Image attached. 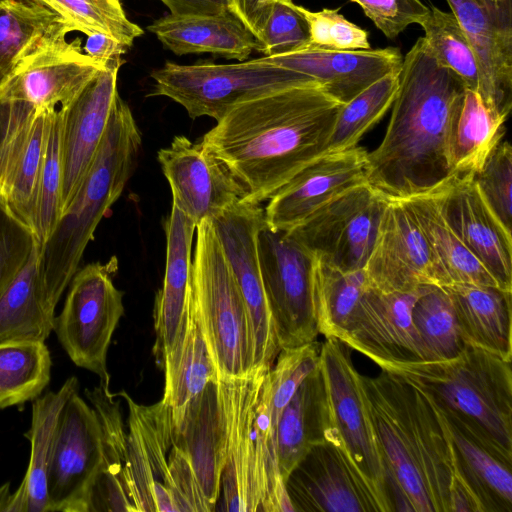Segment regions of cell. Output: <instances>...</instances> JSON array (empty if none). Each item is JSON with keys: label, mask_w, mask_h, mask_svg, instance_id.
I'll return each mask as SVG.
<instances>
[{"label": "cell", "mask_w": 512, "mask_h": 512, "mask_svg": "<svg viewBox=\"0 0 512 512\" xmlns=\"http://www.w3.org/2000/svg\"><path fill=\"white\" fill-rule=\"evenodd\" d=\"M361 379L392 511L481 512L458 470L446 421L429 397L389 371Z\"/></svg>", "instance_id": "obj_1"}, {"label": "cell", "mask_w": 512, "mask_h": 512, "mask_svg": "<svg viewBox=\"0 0 512 512\" xmlns=\"http://www.w3.org/2000/svg\"><path fill=\"white\" fill-rule=\"evenodd\" d=\"M342 105L316 82L284 88L234 107L201 143L260 204L324 154Z\"/></svg>", "instance_id": "obj_2"}, {"label": "cell", "mask_w": 512, "mask_h": 512, "mask_svg": "<svg viewBox=\"0 0 512 512\" xmlns=\"http://www.w3.org/2000/svg\"><path fill=\"white\" fill-rule=\"evenodd\" d=\"M466 87L419 38L405 55L380 144L367 152V182L388 199L428 193L454 174L448 161L452 118Z\"/></svg>", "instance_id": "obj_3"}, {"label": "cell", "mask_w": 512, "mask_h": 512, "mask_svg": "<svg viewBox=\"0 0 512 512\" xmlns=\"http://www.w3.org/2000/svg\"><path fill=\"white\" fill-rule=\"evenodd\" d=\"M269 371L254 368L244 376L216 380L225 511L294 512L278 466Z\"/></svg>", "instance_id": "obj_4"}, {"label": "cell", "mask_w": 512, "mask_h": 512, "mask_svg": "<svg viewBox=\"0 0 512 512\" xmlns=\"http://www.w3.org/2000/svg\"><path fill=\"white\" fill-rule=\"evenodd\" d=\"M379 367L418 387L449 422L512 465L511 361L467 345L449 360Z\"/></svg>", "instance_id": "obj_5"}, {"label": "cell", "mask_w": 512, "mask_h": 512, "mask_svg": "<svg viewBox=\"0 0 512 512\" xmlns=\"http://www.w3.org/2000/svg\"><path fill=\"white\" fill-rule=\"evenodd\" d=\"M142 142L128 104L117 95L98 151L73 200L39 246L44 285L59 302L94 232L132 176Z\"/></svg>", "instance_id": "obj_6"}, {"label": "cell", "mask_w": 512, "mask_h": 512, "mask_svg": "<svg viewBox=\"0 0 512 512\" xmlns=\"http://www.w3.org/2000/svg\"><path fill=\"white\" fill-rule=\"evenodd\" d=\"M190 304L198 317L217 378L240 377L253 365V342L243 297L211 220L196 227Z\"/></svg>", "instance_id": "obj_7"}, {"label": "cell", "mask_w": 512, "mask_h": 512, "mask_svg": "<svg viewBox=\"0 0 512 512\" xmlns=\"http://www.w3.org/2000/svg\"><path fill=\"white\" fill-rule=\"evenodd\" d=\"M348 349L333 337L326 338L320 346L319 369L327 406L326 441L339 451L376 512H392L361 374Z\"/></svg>", "instance_id": "obj_8"}, {"label": "cell", "mask_w": 512, "mask_h": 512, "mask_svg": "<svg viewBox=\"0 0 512 512\" xmlns=\"http://www.w3.org/2000/svg\"><path fill=\"white\" fill-rule=\"evenodd\" d=\"M151 95L180 104L192 119L221 120L234 107L263 95L315 82L310 77L260 58L232 64L166 62L151 73ZM317 83V82H316Z\"/></svg>", "instance_id": "obj_9"}, {"label": "cell", "mask_w": 512, "mask_h": 512, "mask_svg": "<svg viewBox=\"0 0 512 512\" xmlns=\"http://www.w3.org/2000/svg\"><path fill=\"white\" fill-rule=\"evenodd\" d=\"M116 270L115 258L77 270L53 327L72 362L95 373L106 386L110 385L108 348L124 314L123 292L113 283Z\"/></svg>", "instance_id": "obj_10"}, {"label": "cell", "mask_w": 512, "mask_h": 512, "mask_svg": "<svg viewBox=\"0 0 512 512\" xmlns=\"http://www.w3.org/2000/svg\"><path fill=\"white\" fill-rule=\"evenodd\" d=\"M262 284L280 349L316 341V256L290 232L264 223L257 235Z\"/></svg>", "instance_id": "obj_11"}, {"label": "cell", "mask_w": 512, "mask_h": 512, "mask_svg": "<svg viewBox=\"0 0 512 512\" xmlns=\"http://www.w3.org/2000/svg\"><path fill=\"white\" fill-rule=\"evenodd\" d=\"M387 198L368 182L337 196L290 232L321 261L342 271L363 269Z\"/></svg>", "instance_id": "obj_12"}, {"label": "cell", "mask_w": 512, "mask_h": 512, "mask_svg": "<svg viewBox=\"0 0 512 512\" xmlns=\"http://www.w3.org/2000/svg\"><path fill=\"white\" fill-rule=\"evenodd\" d=\"M247 308L254 368L271 369L280 352L267 304L257 250L265 223L260 204L241 200L211 220Z\"/></svg>", "instance_id": "obj_13"}, {"label": "cell", "mask_w": 512, "mask_h": 512, "mask_svg": "<svg viewBox=\"0 0 512 512\" xmlns=\"http://www.w3.org/2000/svg\"><path fill=\"white\" fill-rule=\"evenodd\" d=\"M101 459L98 416L76 391L57 427L47 478L48 512H89Z\"/></svg>", "instance_id": "obj_14"}, {"label": "cell", "mask_w": 512, "mask_h": 512, "mask_svg": "<svg viewBox=\"0 0 512 512\" xmlns=\"http://www.w3.org/2000/svg\"><path fill=\"white\" fill-rule=\"evenodd\" d=\"M105 66L81 40L58 38L20 61L0 82V102L53 111L72 102Z\"/></svg>", "instance_id": "obj_15"}, {"label": "cell", "mask_w": 512, "mask_h": 512, "mask_svg": "<svg viewBox=\"0 0 512 512\" xmlns=\"http://www.w3.org/2000/svg\"><path fill=\"white\" fill-rule=\"evenodd\" d=\"M364 271L371 288L410 292L423 285L444 286L428 242L408 206L388 199Z\"/></svg>", "instance_id": "obj_16"}, {"label": "cell", "mask_w": 512, "mask_h": 512, "mask_svg": "<svg viewBox=\"0 0 512 512\" xmlns=\"http://www.w3.org/2000/svg\"><path fill=\"white\" fill-rule=\"evenodd\" d=\"M157 159L169 183L172 204L196 226L213 220L246 196L226 165L201 142L175 136L168 147L158 151Z\"/></svg>", "instance_id": "obj_17"}, {"label": "cell", "mask_w": 512, "mask_h": 512, "mask_svg": "<svg viewBox=\"0 0 512 512\" xmlns=\"http://www.w3.org/2000/svg\"><path fill=\"white\" fill-rule=\"evenodd\" d=\"M476 54L484 102L508 118L512 108V0H446Z\"/></svg>", "instance_id": "obj_18"}, {"label": "cell", "mask_w": 512, "mask_h": 512, "mask_svg": "<svg viewBox=\"0 0 512 512\" xmlns=\"http://www.w3.org/2000/svg\"><path fill=\"white\" fill-rule=\"evenodd\" d=\"M441 214L501 289L512 291V233L481 197L473 174H454L436 189Z\"/></svg>", "instance_id": "obj_19"}, {"label": "cell", "mask_w": 512, "mask_h": 512, "mask_svg": "<svg viewBox=\"0 0 512 512\" xmlns=\"http://www.w3.org/2000/svg\"><path fill=\"white\" fill-rule=\"evenodd\" d=\"M367 152L356 146L319 156L268 199L266 224L291 231L337 196L367 183Z\"/></svg>", "instance_id": "obj_20"}, {"label": "cell", "mask_w": 512, "mask_h": 512, "mask_svg": "<svg viewBox=\"0 0 512 512\" xmlns=\"http://www.w3.org/2000/svg\"><path fill=\"white\" fill-rule=\"evenodd\" d=\"M120 66L101 69L61 115V215L73 200L105 134ZM61 217V216H60Z\"/></svg>", "instance_id": "obj_21"}, {"label": "cell", "mask_w": 512, "mask_h": 512, "mask_svg": "<svg viewBox=\"0 0 512 512\" xmlns=\"http://www.w3.org/2000/svg\"><path fill=\"white\" fill-rule=\"evenodd\" d=\"M128 405L127 446L130 473L139 511L177 512L168 468L173 421L169 406L136 403L125 391L118 394Z\"/></svg>", "instance_id": "obj_22"}, {"label": "cell", "mask_w": 512, "mask_h": 512, "mask_svg": "<svg viewBox=\"0 0 512 512\" xmlns=\"http://www.w3.org/2000/svg\"><path fill=\"white\" fill-rule=\"evenodd\" d=\"M423 286L410 292H382L369 287L340 341L378 366L421 361L412 309Z\"/></svg>", "instance_id": "obj_23"}, {"label": "cell", "mask_w": 512, "mask_h": 512, "mask_svg": "<svg viewBox=\"0 0 512 512\" xmlns=\"http://www.w3.org/2000/svg\"><path fill=\"white\" fill-rule=\"evenodd\" d=\"M8 105V123L0 146V195L33 229L37 184L54 110Z\"/></svg>", "instance_id": "obj_24"}, {"label": "cell", "mask_w": 512, "mask_h": 512, "mask_svg": "<svg viewBox=\"0 0 512 512\" xmlns=\"http://www.w3.org/2000/svg\"><path fill=\"white\" fill-rule=\"evenodd\" d=\"M260 59L310 77L341 104L383 76L399 72L403 61L400 50L394 47L354 51L306 48Z\"/></svg>", "instance_id": "obj_25"}, {"label": "cell", "mask_w": 512, "mask_h": 512, "mask_svg": "<svg viewBox=\"0 0 512 512\" xmlns=\"http://www.w3.org/2000/svg\"><path fill=\"white\" fill-rule=\"evenodd\" d=\"M285 487L294 512H376L328 441L312 447L290 472Z\"/></svg>", "instance_id": "obj_26"}, {"label": "cell", "mask_w": 512, "mask_h": 512, "mask_svg": "<svg viewBox=\"0 0 512 512\" xmlns=\"http://www.w3.org/2000/svg\"><path fill=\"white\" fill-rule=\"evenodd\" d=\"M196 224L174 204L164 222L166 265L162 287L155 297L153 348L158 364L163 360L181 331L189 311L191 284V248Z\"/></svg>", "instance_id": "obj_27"}, {"label": "cell", "mask_w": 512, "mask_h": 512, "mask_svg": "<svg viewBox=\"0 0 512 512\" xmlns=\"http://www.w3.org/2000/svg\"><path fill=\"white\" fill-rule=\"evenodd\" d=\"M85 395L100 423L102 459L89 504V512L139 511L135 485L130 473L127 433L120 401L102 383Z\"/></svg>", "instance_id": "obj_28"}, {"label": "cell", "mask_w": 512, "mask_h": 512, "mask_svg": "<svg viewBox=\"0 0 512 512\" xmlns=\"http://www.w3.org/2000/svg\"><path fill=\"white\" fill-rule=\"evenodd\" d=\"M176 55L212 53L245 61L260 42L235 12L213 15H166L147 27Z\"/></svg>", "instance_id": "obj_29"}, {"label": "cell", "mask_w": 512, "mask_h": 512, "mask_svg": "<svg viewBox=\"0 0 512 512\" xmlns=\"http://www.w3.org/2000/svg\"><path fill=\"white\" fill-rule=\"evenodd\" d=\"M172 444L187 455L206 500L215 509L224 464L216 381L189 402L182 421L173 426Z\"/></svg>", "instance_id": "obj_30"}, {"label": "cell", "mask_w": 512, "mask_h": 512, "mask_svg": "<svg viewBox=\"0 0 512 512\" xmlns=\"http://www.w3.org/2000/svg\"><path fill=\"white\" fill-rule=\"evenodd\" d=\"M76 391L78 380L72 376L57 391L33 400L31 425L24 434L30 442L29 464L6 512H48L47 478L57 427L66 402Z\"/></svg>", "instance_id": "obj_31"}, {"label": "cell", "mask_w": 512, "mask_h": 512, "mask_svg": "<svg viewBox=\"0 0 512 512\" xmlns=\"http://www.w3.org/2000/svg\"><path fill=\"white\" fill-rule=\"evenodd\" d=\"M448 292L466 345L512 360V291L497 286L452 284Z\"/></svg>", "instance_id": "obj_32"}, {"label": "cell", "mask_w": 512, "mask_h": 512, "mask_svg": "<svg viewBox=\"0 0 512 512\" xmlns=\"http://www.w3.org/2000/svg\"><path fill=\"white\" fill-rule=\"evenodd\" d=\"M56 305L42 280L37 244L0 293V343L45 342L53 331Z\"/></svg>", "instance_id": "obj_33"}, {"label": "cell", "mask_w": 512, "mask_h": 512, "mask_svg": "<svg viewBox=\"0 0 512 512\" xmlns=\"http://www.w3.org/2000/svg\"><path fill=\"white\" fill-rule=\"evenodd\" d=\"M326 431V395L318 365L302 381L277 422V459L284 483L312 447L326 441Z\"/></svg>", "instance_id": "obj_34"}, {"label": "cell", "mask_w": 512, "mask_h": 512, "mask_svg": "<svg viewBox=\"0 0 512 512\" xmlns=\"http://www.w3.org/2000/svg\"><path fill=\"white\" fill-rule=\"evenodd\" d=\"M162 367L165 385L162 401L170 407L173 426L180 424L189 402L217 380V371L196 312L190 304L186 321Z\"/></svg>", "instance_id": "obj_35"}, {"label": "cell", "mask_w": 512, "mask_h": 512, "mask_svg": "<svg viewBox=\"0 0 512 512\" xmlns=\"http://www.w3.org/2000/svg\"><path fill=\"white\" fill-rule=\"evenodd\" d=\"M401 201L408 206L419 224L440 268L444 286L472 284L499 287L493 276L448 225L432 192Z\"/></svg>", "instance_id": "obj_36"}, {"label": "cell", "mask_w": 512, "mask_h": 512, "mask_svg": "<svg viewBox=\"0 0 512 512\" xmlns=\"http://www.w3.org/2000/svg\"><path fill=\"white\" fill-rule=\"evenodd\" d=\"M506 120L484 102L479 92L466 89L449 130L448 161L452 173H477L502 141Z\"/></svg>", "instance_id": "obj_37"}, {"label": "cell", "mask_w": 512, "mask_h": 512, "mask_svg": "<svg viewBox=\"0 0 512 512\" xmlns=\"http://www.w3.org/2000/svg\"><path fill=\"white\" fill-rule=\"evenodd\" d=\"M70 33L53 12L24 0H0V69L8 74L20 61Z\"/></svg>", "instance_id": "obj_38"}, {"label": "cell", "mask_w": 512, "mask_h": 512, "mask_svg": "<svg viewBox=\"0 0 512 512\" xmlns=\"http://www.w3.org/2000/svg\"><path fill=\"white\" fill-rule=\"evenodd\" d=\"M444 419L460 475L480 503L482 512H512V465Z\"/></svg>", "instance_id": "obj_39"}, {"label": "cell", "mask_w": 512, "mask_h": 512, "mask_svg": "<svg viewBox=\"0 0 512 512\" xmlns=\"http://www.w3.org/2000/svg\"><path fill=\"white\" fill-rule=\"evenodd\" d=\"M369 287L364 269L342 271L316 257L313 293L319 334L340 340Z\"/></svg>", "instance_id": "obj_40"}, {"label": "cell", "mask_w": 512, "mask_h": 512, "mask_svg": "<svg viewBox=\"0 0 512 512\" xmlns=\"http://www.w3.org/2000/svg\"><path fill=\"white\" fill-rule=\"evenodd\" d=\"M421 361L455 358L466 348L452 300L442 286L424 285L412 309Z\"/></svg>", "instance_id": "obj_41"}, {"label": "cell", "mask_w": 512, "mask_h": 512, "mask_svg": "<svg viewBox=\"0 0 512 512\" xmlns=\"http://www.w3.org/2000/svg\"><path fill=\"white\" fill-rule=\"evenodd\" d=\"M51 357L45 342L0 343V409L35 400L50 382Z\"/></svg>", "instance_id": "obj_42"}, {"label": "cell", "mask_w": 512, "mask_h": 512, "mask_svg": "<svg viewBox=\"0 0 512 512\" xmlns=\"http://www.w3.org/2000/svg\"><path fill=\"white\" fill-rule=\"evenodd\" d=\"M399 72L383 76L342 105L327 140L324 154L358 146L360 139L392 106L398 91Z\"/></svg>", "instance_id": "obj_43"}, {"label": "cell", "mask_w": 512, "mask_h": 512, "mask_svg": "<svg viewBox=\"0 0 512 512\" xmlns=\"http://www.w3.org/2000/svg\"><path fill=\"white\" fill-rule=\"evenodd\" d=\"M46 8L69 28L85 35L100 33L131 47L143 30L127 17L120 0H24Z\"/></svg>", "instance_id": "obj_44"}, {"label": "cell", "mask_w": 512, "mask_h": 512, "mask_svg": "<svg viewBox=\"0 0 512 512\" xmlns=\"http://www.w3.org/2000/svg\"><path fill=\"white\" fill-rule=\"evenodd\" d=\"M419 25L424 30L423 39L436 61L456 73L466 89L479 92L476 54L454 14L432 6Z\"/></svg>", "instance_id": "obj_45"}, {"label": "cell", "mask_w": 512, "mask_h": 512, "mask_svg": "<svg viewBox=\"0 0 512 512\" xmlns=\"http://www.w3.org/2000/svg\"><path fill=\"white\" fill-rule=\"evenodd\" d=\"M61 192V115L59 109H56L50 117L36 192L33 231L40 247L51 236L60 219Z\"/></svg>", "instance_id": "obj_46"}, {"label": "cell", "mask_w": 512, "mask_h": 512, "mask_svg": "<svg viewBox=\"0 0 512 512\" xmlns=\"http://www.w3.org/2000/svg\"><path fill=\"white\" fill-rule=\"evenodd\" d=\"M473 181L493 214L512 233V147L501 141L488 156Z\"/></svg>", "instance_id": "obj_47"}, {"label": "cell", "mask_w": 512, "mask_h": 512, "mask_svg": "<svg viewBox=\"0 0 512 512\" xmlns=\"http://www.w3.org/2000/svg\"><path fill=\"white\" fill-rule=\"evenodd\" d=\"M264 56H279L310 45L308 23L292 0H275L260 37Z\"/></svg>", "instance_id": "obj_48"}, {"label": "cell", "mask_w": 512, "mask_h": 512, "mask_svg": "<svg viewBox=\"0 0 512 512\" xmlns=\"http://www.w3.org/2000/svg\"><path fill=\"white\" fill-rule=\"evenodd\" d=\"M305 17L310 33L308 48L354 51L370 49L368 32L347 20L339 9L324 8L313 12L299 6Z\"/></svg>", "instance_id": "obj_49"}, {"label": "cell", "mask_w": 512, "mask_h": 512, "mask_svg": "<svg viewBox=\"0 0 512 512\" xmlns=\"http://www.w3.org/2000/svg\"><path fill=\"white\" fill-rule=\"evenodd\" d=\"M37 244L33 229L0 195V293L21 270Z\"/></svg>", "instance_id": "obj_50"}, {"label": "cell", "mask_w": 512, "mask_h": 512, "mask_svg": "<svg viewBox=\"0 0 512 512\" xmlns=\"http://www.w3.org/2000/svg\"><path fill=\"white\" fill-rule=\"evenodd\" d=\"M357 3L365 15L389 39H394L411 24L420 22L430 8L421 0H350Z\"/></svg>", "instance_id": "obj_51"}, {"label": "cell", "mask_w": 512, "mask_h": 512, "mask_svg": "<svg viewBox=\"0 0 512 512\" xmlns=\"http://www.w3.org/2000/svg\"><path fill=\"white\" fill-rule=\"evenodd\" d=\"M129 49L126 45L112 39L111 37L94 33L87 36L84 45V53L107 66H121V56Z\"/></svg>", "instance_id": "obj_52"}, {"label": "cell", "mask_w": 512, "mask_h": 512, "mask_svg": "<svg viewBox=\"0 0 512 512\" xmlns=\"http://www.w3.org/2000/svg\"><path fill=\"white\" fill-rule=\"evenodd\" d=\"M170 10V14L213 15L235 12L233 0H160Z\"/></svg>", "instance_id": "obj_53"}, {"label": "cell", "mask_w": 512, "mask_h": 512, "mask_svg": "<svg viewBox=\"0 0 512 512\" xmlns=\"http://www.w3.org/2000/svg\"><path fill=\"white\" fill-rule=\"evenodd\" d=\"M274 2L275 0H234L235 13L258 41Z\"/></svg>", "instance_id": "obj_54"}, {"label": "cell", "mask_w": 512, "mask_h": 512, "mask_svg": "<svg viewBox=\"0 0 512 512\" xmlns=\"http://www.w3.org/2000/svg\"><path fill=\"white\" fill-rule=\"evenodd\" d=\"M4 76H5L4 73L0 69V82L2 81ZM8 117H9V105L3 104L0 102V146L2 144L4 135L6 132Z\"/></svg>", "instance_id": "obj_55"}, {"label": "cell", "mask_w": 512, "mask_h": 512, "mask_svg": "<svg viewBox=\"0 0 512 512\" xmlns=\"http://www.w3.org/2000/svg\"><path fill=\"white\" fill-rule=\"evenodd\" d=\"M10 482L0 486V512H6L11 500Z\"/></svg>", "instance_id": "obj_56"}, {"label": "cell", "mask_w": 512, "mask_h": 512, "mask_svg": "<svg viewBox=\"0 0 512 512\" xmlns=\"http://www.w3.org/2000/svg\"><path fill=\"white\" fill-rule=\"evenodd\" d=\"M234 1V0H233ZM235 8V7H234Z\"/></svg>", "instance_id": "obj_57"}]
</instances>
